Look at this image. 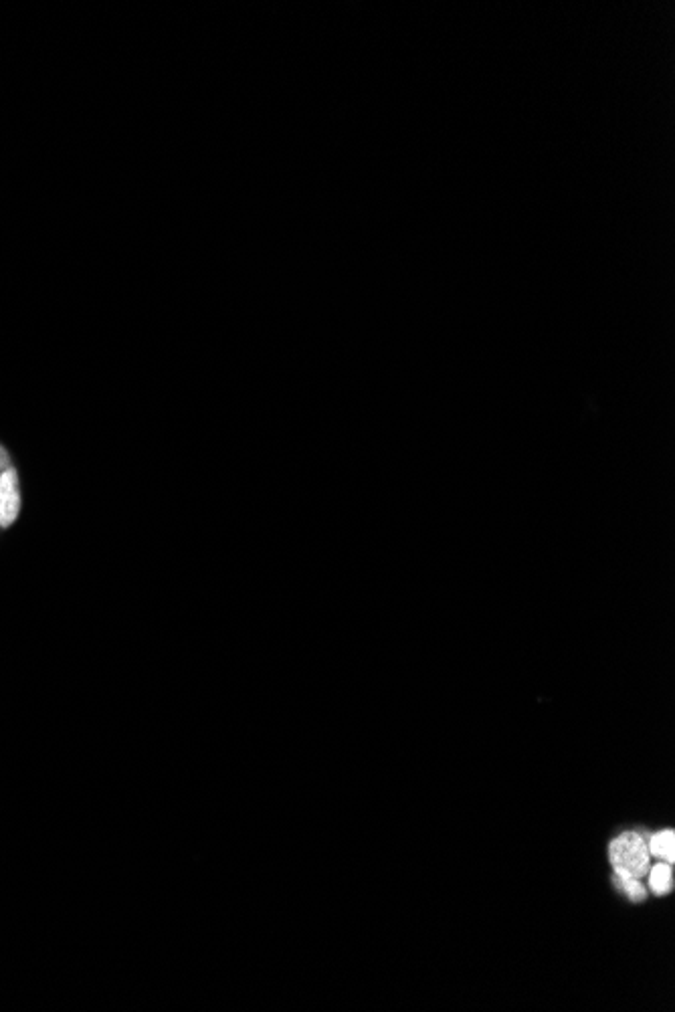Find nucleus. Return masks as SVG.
<instances>
[{
    "label": "nucleus",
    "mask_w": 675,
    "mask_h": 1012,
    "mask_svg": "<svg viewBox=\"0 0 675 1012\" xmlns=\"http://www.w3.org/2000/svg\"><path fill=\"white\" fill-rule=\"evenodd\" d=\"M611 865L615 869V875L619 877H633L641 879L649 873L651 853L647 847V837L639 833H623L617 837L609 847Z\"/></svg>",
    "instance_id": "nucleus-1"
},
{
    "label": "nucleus",
    "mask_w": 675,
    "mask_h": 1012,
    "mask_svg": "<svg viewBox=\"0 0 675 1012\" xmlns=\"http://www.w3.org/2000/svg\"><path fill=\"white\" fill-rule=\"evenodd\" d=\"M21 512V491L19 475L15 469H5L0 475V528L15 524Z\"/></svg>",
    "instance_id": "nucleus-2"
},
{
    "label": "nucleus",
    "mask_w": 675,
    "mask_h": 1012,
    "mask_svg": "<svg viewBox=\"0 0 675 1012\" xmlns=\"http://www.w3.org/2000/svg\"><path fill=\"white\" fill-rule=\"evenodd\" d=\"M647 847H649L651 855H655L663 863L673 865V861H675V833L673 831H661V833L653 835L647 841Z\"/></svg>",
    "instance_id": "nucleus-3"
},
{
    "label": "nucleus",
    "mask_w": 675,
    "mask_h": 1012,
    "mask_svg": "<svg viewBox=\"0 0 675 1012\" xmlns=\"http://www.w3.org/2000/svg\"><path fill=\"white\" fill-rule=\"evenodd\" d=\"M649 887L657 895H665L673 889V873L669 863H657L649 867Z\"/></svg>",
    "instance_id": "nucleus-4"
},
{
    "label": "nucleus",
    "mask_w": 675,
    "mask_h": 1012,
    "mask_svg": "<svg viewBox=\"0 0 675 1012\" xmlns=\"http://www.w3.org/2000/svg\"><path fill=\"white\" fill-rule=\"evenodd\" d=\"M615 883L619 889L625 891V895L631 899V901H643L645 899V887L641 883V879H633V877H619L615 875Z\"/></svg>",
    "instance_id": "nucleus-5"
},
{
    "label": "nucleus",
    "mask_w": 675,
    "mask_h": 1012,
    "mask_svg": "<svg viewBox=\"0 0 675 1012\" xmlns=\"http://www.w3.org/2000/svg\"><path fill=\"white\" fill-rule=\"evenodd\" d=\"M9 465H11V457L5 447H0V469L5 471V469H9Z\"/></svg>",
    "instance_id": "nucleus-6"
}]
</instances>
